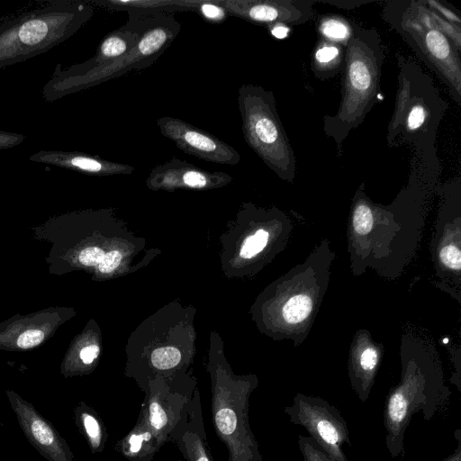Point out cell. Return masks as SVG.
Masks as SVG:
<instances>
[{"mask_svg": "<svg viewBox=\"0 0 461 461\" xmlns=\"http://www.w3.org/2000/svg\"><path fill=\"white\" fill-rule=\"evenodd\" d=\"M231 177L223 172H208L176 158L152 168L147 183L151 187L206 189L227 184Z\"/></svg>", "mask_w": 461, "mask_h": 461, "instance_id": "obj_15", "label": "cell"}, {"mask_svg": "<svg viewBox=\"0 0 461 461\" xmlns=\"http://www.w3.org/2000/svg\"><path fill=\"white\" fill-rule=\"evenodd\" d=\"M160 133L183 152L221 165H237L240 153L214 135L183 120L171 116L157 119Z\"/></svg>", "mask_w": 461, "mask_h": 461, "instance_id": "obj_10", "label": "cell"}, {"mask_svg": "<svg viewBox=\"0 0 461 461\" xmlns=\"http://www.w3.org/2000/svg\"><path fill=\"white\" fill-rule=\"evenodd\" d=\"M99 354V348L96 345L84 347L79 353V358L82 363L88 366L94 362Z\"/></svg>", "mask_w": 461, "mask_h": 461, "instance_id": "obj_33", "label": "cell"}, {"mask_svg": "<svg viewBox=\"0 0 461 461\" xmlns=\"http://www.w3.org/2000/svg\"><path fill=\"white\" fill-rule=\"evenodd\" d=\"M194 12L201 15L206 22L221 23L228 17L226 10L219 4L218 0L196 1Z\"/></svg>", "mask_w": 461, "mask_h": 461, "instance_id": "obj_27", "label": "cell"}, {"mask_svg": "<svg viewBox=\"0 0 461 461\" xmlns=\"http://www.w3.org/2000/svg\"><path fill=\"white\" fill-rule=\"evenodd\" d=\"M249 383L213 384L212 419L215 432L228 451V461H262L249 422Z\"/></svg>", "mask_w": 461, "mask_h": 461, "instance_id": "obj_9", "label": "cell"}, {"mask_svg": "<svg viewBox=\"0 0 461 461\" xmlns=\"http://www.w3.org/2000/svg\"><path fill=\"white\" fill-rule=\"evenodd\" d=\"M325 3L341 7V8L350 9V8L357 7L361 5L367 4L368 2L367 1H337V2L325 1Z\"/></svg>", "mask_w": 461, "mask_h": 461, "instance_id": "obj_34", "label": "cell"}, {"mask_svg": "<svg viewBox=\"0 0 461 461\" xmlns=\"http://www.w3.org/2000/svg\"><path fill=\"white\" fill-rule=\"evenodd\" d=\"M94 14L87 1L48 0L0 23V68L47 52L73 36Z\"/></svg>", "mask_w": 461, "mask_h": 461, "instance_id": "obj_3", "label": "cell"}, {"mask_svg": "<svg viewBox=\"0 0 461 461\" xmlns=\"http://www.w3.org/2000/svg\"><path fill=\"white\" fill-rule=\"evenodd\" d=\"M344 59V46L320 39L312 56L311 68L317 78L328 79L342 71Z\"/></svg>", "mask_w": 461, "mask_h": 461, "instance_id": "obj_21", "label": "cell"}, {"mask_svg": "<svg viewBox=\"0 0 461 461\" xmlns=\"http://www.w3.org/2000/svg\"><path fill=\"white\" fill-rule=\"evenodd\" d=\"M44 339V332L38 329L23 331L17 339L19 348L26 349L39 345Z\"/></svg>", "mask_w": 461, "mask_h": 461, "instance_id": "obj_29", "label": "cell"}, {"mask_svg": "<svg viewBox=\"0 0 461 461\" xmlns=\"http://www.w3.org/2000/svg\"><path fill=\"white\" fill-rule=\"evenodd\" d=\"M75 423L93 454L102 453L107 441L106 428L98 413L84 402L74 410Z\"/></svg>", "mask_w": 461, "mask_h": 461, "instance_id": "obj_20", "label": "cell"}, {"mask_svg": "<svg viewBox=\"0 0 461 461\" xmlns=\"http://www.w3.org/2000/svg\"><path fill=\"white\" fill-rule=\"evenodd\" d=\"M162 447L140 413L134 427L115 444V449L129 461H152Z\"/></svg>", "mask_w": 461, "mask_h": 461, "instance_id": "obj_18", "label": "cell"}, {"mask_svg": "<svg viewBox=\"0 0 461 461\" xmlns=\"http://www.w3.org/2000/svg\"><path fill=\"white\" fill-rule=\"evenodd\" d=\"M194 395L191 390L172 389L164 384L149 385L140 413L163 445L168 442L184 418Z\"/></svg>", "mask_w": 461, "mask_h": 461, "instance_id": "obj_13", "label": "cell"}, {"mask_svg": "<svg viewBox=\"0 0 461 461\" xmlns=\"http://www.w3.org/2000/svg\"><path fill=\"white\" fill-rule=\"evenodd\" d=\"M305 453L307 461H330L325 455L321 453L319 450H313L308 447Z\"/></svg>", "mask_w": 461, "mask_h": 461, "instance_id": "obj_36", "label": "cell"}, {"mask_svg": "<svg viewBox=\"0 0 461 461\" xmlns=\"http://www.w3.org/2000/svg\"><path fill=\"white\" fill-rule=\"evenodd\" d=\"M168 441L178 447L185 461H214L207 443L201 400L197 391Z\"/></svg>", "mask_w": 461, "mask_h": 461, "instance_id": "obj_16", "label": "cell"}, {"mask_svg": "<svg viewBox=\"0 0 461 461\" xmlns=\"http://www.w3.org/2000/svg\"><path fill=\"white\" fill-rule=\"evenodd\" d=\"M152 366L158 370H169L176 367L181 360L180 351L174 347H163L155 349L150 357Z\"/></svg>", "mask_w": 461, "mask_h": 461, "instance_id": "obj_25", "label": "cell"}, {"mask_svg": "<svg viewBox=\"0 0 461 461\" xmlns=\"http://www.w3.org/2000/svg\"><path fill=\"white\" fill-rule=\"evenodd\" d=\"M310 413L307 411L305 414L307 424L310 430L315 434L316 438L323 444V446L333 454V457L339 460L340 452L339 451V445L345 439V432L339 425L337 419H333L321 413H315L311 410Z\"/></svg>", "mask_w": 461, "mask_h": 461, "instance_id": "obj_22", "label": "cell"}, {"mask_svg": "<svg viewBox=\"0 0 461 461\" xmlns=\"http://www.w3.org/2000/svg\"><path fill=\"white\" fill-rule=\"evenodd\" d=\"M269 28L272 35L278 39L285 38L289 33V27L285 24H276Z\"/></svg>", "mask_w": 461, "mask_h": 461, "instance_id": "obj_35", "label": "cell"}, {"mask_svg": "<svg viewBox=\"0 0 461 461\" xmlns=\"http://www.w3.org/2000/svg\"><path fill=\"white\" fill-rule=\"evenodd\" d=\"M424 4L444 20L461 28V18L450 8L437 0H423Z\"/></svg>", "mask_w": 461, "mask_h": 461, "instance_id": "obj_28", "label": "cell"}, {"mask_svg": "<svg viewBox=\"0 0 461 461\" xmlns=\"http://www.w3.org/2000/svg\"><path fill=\"white\" fill-rule=\"evenodd\" d=\"M229 15L268 28L299 25L313 16L312 0H218Z\"/></svg>", "mask_w": 461, "mask_h": 461, "instance_id": "obj_11", "label": "cell"}, {"mask_svg": "<svg viewBox=\"0 0 461 461\" xmlns=\"http://www.w3.org/2000/svg\"><path fill=\"white\" fill-rule=\"evenodd\" d=\"M90 5H100L104 8L124 10L140 13H171L193 11L194 12L196 1L194 0H91Z\"/></svg>", "mask_w": 461, "mask_h": 461, "instance_id": "obj_19", "label": "cell"}, {"mask_svg": "<svg viewBox=\"0 0 461 461\" xmlns=\"http://www.w3.org/2000/svg\"><path fill=\"white\" fill-rule=\"evenodd\" d=\"M1 428H2V423L0 422V430H1Z\"/></svg>", "mask_w": 461, "mask_h": 461, "instance_id": "obj_37", "label": "cell"}, {"mask_svg": "<svg viewBox=\"0 0 461 461\" xmlns=\"http://www.w3.org/2000/svg\"><path fill=\"white\" fill-rule=\"evenodd\" d=\"M447 203L438 213L435 237L432 240V257L438 276L447 280V285H454L459 292L460 286V244L461 218L460 203L456 207Z\"/></svg>", "mask_w": 461, "mask_h": 461, "instance_id": "obj_14", "label": "cell"}, {"mask_svg": "<svg viewBox=\"0 0 461 461\" xmlns=\"http://www.w3.org/2000/svg\"><path fill=\"white\" fill-rule=\"evenodd\" d=\"M104 251L97 247L84 249L78 255L80 263L86 266L99 265L104 257Z\"/></svg>", "mask_w": 461, "mask_h": 461, "instance_id": "obj_30", "label": "cell"}, {"mask_svg": "<svg viewBox=\"0 0 461 461\" xmlns=\"http://www.w3.org/2000/svg\"><path fill=\"white\" fill-rule=\"evenodd\" d=\"M384 48L375 28L355 23L345 47L341 99L338 112L323 117V131L334 140L338 152L349 132L357 129L381 100L380 78Z\"/></svg>", "mask_w": 461, "mask_h": 461, "instance_id": "obj_2", "label": "cell"}, {"mask_svg": "<svg viewBox=\"0 0 461 461\" xmlns=\"http://www.w3.org/2000/svg\"><path fill=\"white\" fill-rule=\"evenodd\" d=\"M382 16L447 86L455 101L461 104L460 53L436 28L424 1L386 2Z\"/></svg>", "mask_w": 461, "mask_h": 461, "instance_id": "obj_5", "label": "cell"}, {"mask_svg": "<svg viewBox=\"0 0 461 461\" xmlns=\"http://www.w3.org/2000/svg\"><path fill=\"white\" fill-rule=\"evenodd\" d=\"M434 168L420 174L418 184L402 190L389 206L374 203L364 190L357 189L352 203L348 230V252L352 271L362 274L366 267L387 278H395L416 249L425 218L429 187L421 180Z\"/></svg>", "mask_w": 461, "mask_h": 461, "instance_id": "obj_1", "label": "cell"}, {"mask_svg": "<svg viewBox=\"0 0 461 461\" xmlns=\"http://www.w3.org/2000/svg\"><path fill=\"white\" fill-rule=\"evenodd\" d=\"M355 23L339 15L331 14L321 17L317 24L320 39L332 41L346 47L350 39Z\"/></svg>", "mask_w": 461, "mask_h": 461, "instance_id": "obj_24", "label": "cell"}, {"mask_svg": "<svg viewBox=\"0 0 461 461\" xmlns=\"http://www.w3.org/2000/svg\"><path fill=\"white\" fill-rule=\"evenodd\" d=\"M24 139L23 134L0 130V150L18 146Z\"/></svg>", "mask_w": 461, "mask_h": 461, "instance_id": "obj_32", "label": "cell"}, {"mask_svg": "<svg viewBox=\"0 0 461 461\" xmlns=\"http://www.w3.org/2000/svg\"><path fill=\"white\" fill-rule=\"evenodd\" d=\"M398 87L392 119L387 128V144H409L418 157L438 162L435 140L447 108L431 77L413 60L396 55Z\"/></svg>", "mask_w": 461, "mask_h": 461, "instance_id": "obj_4", "label": "cell"}, {"mask_svg": "<svg viewBox=\"0 0 461 461\" xmlns=\"http://www.w3.org/2000/svg\"><path fill=\"white\" fill-rule=\"evenodd\" d=\"M178 461H182V460H178Z\"/></svg>", "mask_w": 461, "mask_h": 461, "instance_id": "obj_38", "label": "cell"}, {"mask_svg": "<svg viewBox=\"0 0 461 461\" xmlns=\"http://www.w3.org/2000/svg\"><path fill=\"white\" fill-rule=\"evenodd\" d=\"M8 402L27 440L49 461H74V455L52 423L33 405L13 391H6Z\"/></svg>", "mask_w": 461, "mask_h": 461, "instance_id": "obj_12", "label": "cell"}, {"mask_svg": "<svg viewBox=\"0 0 461 461\" xmlns=\"http://www.w3.org/2000/svg\"><path fill=\"white\" fill-rule=\"evenodd\" d=\"M29 160L95 176L131 174L135 169L131 165L81 151L41 150L32 154Z\"/></svg>", "mask_w": 461, "mask_h": 461, "instance_id": "obj_17", "label": "cell"}, {"mask_svg": "<svg viewBox=\"0 0 461 461\" xmlns=\"http://www.w3.org/2000/svg\"><path fill=\"white\" fill-rule=\"evenodd\" d=\"M351 359L354 369L364 375L374 373L379 359L381 349L367 335H357L352 343Z\"/></svg>", "mask_w": 461, "mask_h": 461, "instance_id": "obj_23", "label": "cell"}, {"mask_svg": "<svg viewBox=\"0 0 461 461\" xmlns=\"http://www.w3.org/2000/svg\"><path fill=\"white\" fill-rule=\"evenodd\" d=\"M334 253L327 240L288 274L280 304L283 328L296 344L307 336L330 280V267Z\"/></svg>", "mask_w": 461, "mask_h": 461, "instance_id": "obj_8", "label": "cell"}, {"mask_svg": "<svg viewBox=\"0 0 461 461\" xmlns=\"http://www.w3.org/2000/svg\"><path fill=\"white\" fill-rule=\"evenodd\" d=\"M268 240V231L264 229H258L254 234L245 239L240 255L243 258H253L267 247Z\"/></svg>", "mask_w": 461, "mask_h": 461, "instance_id": "obj_26", "label": "cell"}, {"mask_svg": "<svg viewBox=\"0 0 461 461\" xmlns=\"http://www.w3.org/2000/svg\"><path fill=\"white\" fill-rule=\"evenodd\" d=\"M238 105L248 146L280 178L292 183L296 173L295 156L273 92L258 85L243 84L238 89Z\"/></svg>", "mask_w": 461, "mask_h": 461, "instance_id": "obj_7", "label": "cell"}, {"mask_svg": "<svg viewBox=\"0 0 461 461\" xmlns=\"http://www.w3.org/2000/svg\"><path fill=\"white\" fill-rule=\"evenodd\" d=\"M138 23L140 38L126 55L82 76L57 83H46L42 97L54 102L68 95L95 86L131 71L141 70L157 61L177 37L181 25L171 13L128 12Z\"/></svg>", "mask_w": 461, "mask_h": 461, "instance_id": "obj_6", "label": "cell"}, {"mask_svg": "<svg viewBox=\"0 0 461 461\" xmlns=\"http://www.w3.org/2000/svg\"><path fill=\"white\" fill-rule=\"evenodd\" d=\"M121 259L122 254L117 250H112L104 255L98 268L102 273H110L119 266Z\"/></svg>", "mask_w": 461, "mask_h": 461, "instance_id": "obj_31", "label": "cell"}]
</instances>
